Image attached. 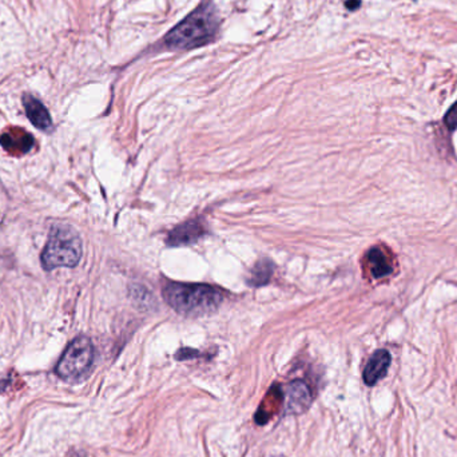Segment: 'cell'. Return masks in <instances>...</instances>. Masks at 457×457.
<instances>
[{
  "mask_svg": "<svg viewBox=\"0 0 457 457\" xmlns=\"http://www.w3.org/2000/svg\"><path fill=\"white\" fill-rule=\"evenodd\" d=\"M219 18L213 0H203L165 36L167 50L190 51L211 43L218 34Z\"/></svg>",
  "mask_w": 457,
  "mask_h": 457,
  "instance_id": "1",
  "label": "cell"
},
{
  "mask_svg": "<svg viewBox=\"0 0 457 457\" xmlns=\"http://www.w3.org/2000/svg\"><path fill=\"white\" fill-rule=\"evenodd\" d=\"M166 302L183 316H203L217 310L222 294L209 285L166 282L163 285Z\"/></svg>",
  "mask_w": 457,
  "mask_h": 457,
  "instance_id": "2",
  "label": "cell"
},
{
  "mask_svg": "<svg viewBox=\"0 0 457 457\" xmlns=\"http://www.w3.org/2000/svg\"><path fill=\"white\" fill-rule=\"evenodd\" d=\"M82 258V240L76 230L58 225L50 230L49 241L42 253V265L44 270L58 267H74Z\"/></svg>",
  "mask_w": 457,
  "mask_h": 457,
  "instance_id": "3",
  "label": "cell"
},
{
  "mask_svg": "<svg viewBox=\"0 0 457 457\" xmlns=\"http://www.w3.org/2000/svg\"><path fill=\"white\" fill-rule=\"evenodd\" d=\"M94 345L86 335L75 338L60 357L56 365V374L65 381L83 379L94 363Z\"/></svg>",
  "mask_w": 457,
  "mask_h": 457,
  "instance_id": "4",
  "label": "cell"
},
{
  "mask_svg": "<svg viewBox=\"0 0 457 457\" xmlns=\"http://www.w3.org/2000/svg\"><path fill=\"white\" fill-rule=\"evenodd\" d=\"M285 400L286 415H301L312 404L313 394L304 381L296 380L285 388Z\"/></svg>",
  "mask_w": 457,
  "mask_h": 457,
  "instance_id": "5",
  "label": "cell"
},
{
  "mask_svg": "<svg viewBox=\"0 0 457 457\" xmlns=\"http://www.w3.org/2000/svg\"><path fill=\"white\" fill-rule=\"evenodd\" d=\"M390 363H392V356L385 349H380L373 353L364 368L363 373L364 383L368 387L376 385L381 379L387 376Z\"/></svg>",
  "mask_w": 457,
  "mask_h": 457,
  "instance_id": "6",
  "label": "cell"
},
{
  "mask_svg": "<svg viewBox=\"0 0 457 457\" xmlns=\"http://www.w3.org/2000/svg\"><path fill=\"white\" fill-rule=\"evenodd\" d=\"M205 235V228L201 225L199 221H189L174 230L170 231L167 237V245L170 247H185L197 242L201 237Z\"/></svg>",
  "mask_w": 457,
  "mask_h": 457,
  "instance_id": "7",
  "label": "cell"
},
{
  "mask_svg": "<svg viewBox=\"0 0 457 457\" xmlns=\"http://www.w3.org/2000/svg\"><path fill=\"white\" fill-rule=\"evenodd\" d=\"M23 105L27 114V118L36 128L43 131H50L53 127V119L50 117L49 110L40 101H38L33 95H24Z\"/></svg>",
  "mask_w": 457,
  "mask_h": 457,
  "instance_id": "8",
  "label": "cell"
},
{
  "mask_svg": "<svg viewBox=\"0 0 457 457\" xmlns=\"http://www.w3.org/2000/svg\"><path fill=\"white\" fill-rule=\"evenodd\" d=\"M367 264L374 279H384L393 273V263L380 247H372L367 254Z\"/></svg>",
  "mask_w": 457,
  "mask_h": 457,
  "instance_id": "9",
  "label": "cell"
},
{
  "mask_svg": "<svg viewBox=\"0 0 457 457\" xmlns=\"http://www.w3.org/2000/svg\"><path fill=\"white\" fill-rule=\"evenodd\" d=\"M1 146L7 150V151H18V153H27L31 146H33V142H34V138L28 134L24 133V135L22 137V140L19 141V138H14L13 134H4L1 137Z\"/></svg>",
  "mask_w": 457,
  "mask_h": 457,
  "instance_id": "10",
  "label": "cell"
},
{
  "mask_svg": "<svg viewBox=\"0 0 457 457\" xmlns=\"http://www.w3.org/2000/svg\"><path fill=\"white\" fill-rule=\"evenodd\" d=\"M272 270H273V265L270 264L269 261L258 263L257 266L251 270V277L249 280V283L253 286H261V285L267 283L273 273Z\"/></svg>",
  "mask_w": 457,
  "mask_h": 457,
  "instance_id": "11",
  "label": "cell"
},
{
  "mask_svg": "<svg viewBox=\"0 0 457 457\" xmlns=\"http://www.w3.org/2000/svg\"><path fill=\"white\" fill-rule=\"evenodd\" d=\"M444 124L449 130V133H454L457 128V102L448 110V113L444 115Z\"/></svg>",
  "mask_w": 457,
  "mask_h": 457,
  "instance_id": "12",
  "label": "cell"
},
{
  "mask_svg": "<svg viewBox=\"0 0 457 457\" xmlns=\"http://www.w3.org/2000/svg\"><path fill=\"white\" fill-rule=\"evenodd\" d=\"M360 4H361V1L360 0H348L347 3H345V6L351 10V11H354V10H357L358 7H360Z\"/></svg>",
  "mask_w": 457,
  "mask_h": 457,
  "instance_id": "13",
  "label": "cell"
},
{
  "mask_svg": "<svg viewBox=\"0 0 457 457\" xmlns=\"http://www.w3.org/2000/svg\"><path fill=\"white\" fill-rule=\"evenodd\" d=\"M70 457H86V455H83L82 452H72Z\"/></svg>",
  "mask_w": 457,
  "mask_h": 457,
  "instance_id": "14",
  "label": "cell"
}]
</instances>
